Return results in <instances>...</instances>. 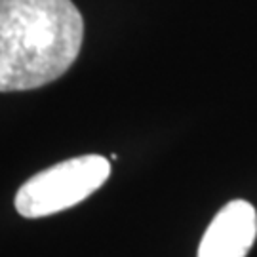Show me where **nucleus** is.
<instances>
[{
    "instance_id": "nucleus-1",
    "label": "nucleus",
    "mask_w": 257,
    "mask_h": 257,
    "mask_svg": "<svg viewBox=\"0 0 257 257\" xmlns=\"http://www.w3.org/2000/svg\"><path fill=\"white\" fill-rule=\"evenodd\" d=\"M84 19L71 0H0V92L63 76L80 54Z\"/></svg>"
},
{
    "instance_id": "nucleus-2",
    "label": "nucleus",
    "mask_w": 257,
    "mask_h": 257,
    "mask_svg": "<svg viewBox=\"0 0 257 257\" xmlns=\"http://www.w3.org/2000/svg\"><path fill=\"white\" fill-rule=\"evenodd\" d=\"M110 175V164L99 155H84L50 166L19 187L16 210L29 219L46 217L86 200Z\"/></svg>"
},
{
    "instance_id": "nucleus-3",
    "label": "nucleus",
    "mask_w": 257,
    "mask_h": 257,
    "mask_svg": "<svg viewBox=\"0 0 257 257\" xmlns=\"http://www.w3.org/2000/svg\"><path fill=\"white\" fill-rule=\"evenodd\" d=\"M257 238V211L246 200H232L213 217L198 257H246Z\"/></svg>"
}]
</instances>
